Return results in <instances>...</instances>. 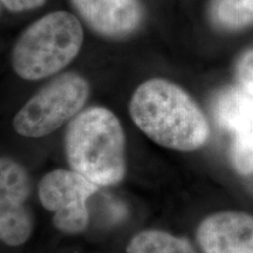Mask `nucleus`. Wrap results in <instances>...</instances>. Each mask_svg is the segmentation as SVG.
<instances>
[{"mask_svg": "<svg viewBox=\"0 0 253 253\" xmlns=\"http://www.w3.org/2000/svg\"><path fill=\"white\" fill-rule=\"evenodd\" d=\"M99 190V185L77 171L55 170L39 183V199L47 210L54 211L53 223L65 233L86 230L89 221L87 201Z\"/></svg>", "mask_w": 253, "mask_h": 253, "instance_id": "obj_5", "label": "nucleus"}, {"mask_svg": "<svg viewBox=\"0 0 253 253\" xmlns=\"http://www.w3.org/2000/svg\"><path fill=\"white\" fill-rule=\"evenodd\" d=\"M31 185L26 170L11 158H0V240L17 246L30 238L33 221L27 202Z\"/></svg>", "mask_w": 253, "mask_h": 253, "instance_id": "obj_7", "label": "nucleus"}, {"mask_svg": "<svg viewBox=\"0 0 253 253\" xmlns=\"http://www.w3.org/2000/svg\"><path fill=\"white\" fill-rule=\"evenodd\" d=\"M84 30L77 15L54 11L32 23L14 43L12 67L20 78L36 81L54 75L77 58Z\"/></svg>", "mask_w": 253, "mask_h": 253, "instance_id": "obj_3", "label": "nucleus"}, {"mask_svg": "<svg viewBox=\"0 0 253 253\" xmlns=\"http://www.w3.org/2000/svg\"><path fill=\"white\" fill-rule=\"evenodd\" d=\"M126 251L128 253H196L186 239L158 230L138 233L129 243Z\"/></svg>", "mask_w": 253, "mask_h": 253, "instance_id": "obj_11", "label": "nucleus"}, {"mask_svg": "<svg viewBox=\"0 0 253 253\" xmlns=\"http://www.w3.org/2000/svg\"><path fill=\"white\" fill-rule=\"evenodd\" d=\"M214 119L231 137L230 158L239 175L253 173V97L239 87L224 89L213 104Z\"/></svg>", "mask_w": 253, "mask_h": 253, "instance_id": "obj_6", "label": "nucleus"}, {"mask_svg": "<svg viewBox=\"0 0 253 253\" xmlns=\"http://www.w3.org/2000/svg\"><path fill=\"white\" fill-rule=\"evenodd\" d=\"M129 109L135 125L164 148L194 151L210 137V126L198 104L166 79H150L140 84Z\"/></svg>", "mask_w": 253, "mask_h": 253, "instance_id": "obj_1", "label": "nucleus"}, {"mask_svg": "<svg viewBox=\"0 0 253 253\" xmlns=\"http://www.w3.org/2000/svg\"><path fill=\"white\" fill-rule=\"evenodd\" d=\"M1 8H2V4H1V0H0V13H1Z\"/></svg>", "mask_w": 253, "mask_h": 253, "instance_id": "obj_14", "label": "nucleus"}, {"mask_svg": "<svg viewBox=\"0 0 253 253\" xmlns=\"http://www.w3.org/2000/svg\"><path fill=\"white\" fill-rule=\"evenodd\" d=\"M69 166L97 185L118 184L126 173L125 132L114 113L91 107L69 123L66 132Z\"/></svg>", "mask_w": 253, "mask_h": 253, "instance_id": "obj_2", "label": "nucleus"}, {"mask_svg": "<svg viewBox=\"0 0 253 253\" xmlns=\"http://www.w3.org/2000/svg\"><path fill=\"white\" fill-rule=\"evenodd\" d=\"M88 81L78 73H63L34 94L13 120L25 137H43L78 115L89 97Z\"/></svg>", "mask_w": 253, "mask_h": 253, "instance_id": "obj_4", "label": "nucleus"}, {"mask_svg": "<svg viewBox=\"0 0 253 253\" xmlns=\"http://www.w3.org/2000/svg\"><path fill=\"white\" fill-rule=\"evenodd\" d=\"M197 242L203 253H253V216L237 211L211 214L199 224Z\"/></svg>", "mask_w": 253, "mask_h": 253, "instance_id": "obj_9", "label": "nucleus"}, {"mask_svg": "<svg viewBox=\"0 0 253 253\" xmlns=\"http://www.w3.org/2000/svg\"><path fill=\"white\" fill-rule=\"evenodd\" d=\"M1 4L12 13H23L42 7L46 0H1Z\"/></svg>", "mask_w": 253, "mask_h": 253, "instance_id": "obj_13", "label": "nucleus"}, {"mask_svg": "<svg viewBox=\"0 0 253 253\" xmlns=\"http://www.w3.org/2000/svg\"><path fill=\"white\" fill-rule=\"evenodd\" d=\"M209 18L224 31H237L253 25V0H210Z\"/></svg>", "mask_w": 253, "mask_h": 253, "instance_id": "obj_10", "label": "nucleus"}, {"mask_svg": "<svg viewBox=\"0 0 253 253\" xmlns=\"http://www.w3.org/2000/svg\"><path fill=\"white\" fill-rule=\"evenodd\" d=\"M235 72L238 87L253 97V49L246 50L239 56Z\"/></svg>", "mask_w": 253, "mask_h": 253, "instance_id": "obj_12", "label": "nucleus"}, {"mask_svg": "<svg viewBox=\"0 0 253 253\" xmlns=\"http://www.w3.org/2000/svg\"><path fill=\"white\" fill-rule=\"evenodd\" d=\"M71 4L91 31L109 39L131 36L144 20L138 0H71Z\"/></svg>", "mask_w": 253, "mask_h": 253, "instance_id": "obj_8", "label": "nucleus"}]
</instances>
